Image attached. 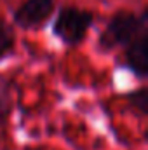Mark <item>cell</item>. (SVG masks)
Returning a JSON list of instances; mask_svg holds the SVG:
<instances>
[{
    "label": "cell",
    "instance_id": "6",
    "mask_svg": "<svg viewBox=\"0 0 148 150\" xmlns=\"http://www.w3.org/2000/svg\"><path fill=\"white\" fill-rule=\"evenodd\" d=\"M12 113V93L11 82L0 77V122H4Z\"/></svg>",
    "mask_w": 148,
    "mask_h": 150
},
{
    "label": "cell",
    "instance_id": "4",
    "mask_svg": "<svg viewBox=\"0 0 148 150\" xmlns=\"http://www.w3.org/2000/svg\"><path fill=\"white\" fill-rule=\"evenodd\" d=\"M124 67L140 79L148 75V30L124 45Z\"/></svg>",
    "mask_w": 148,
    "mask_h": 150
},
{
    "label": "cell",
    "instance_id": "3",
    "mask_svg": "<svg viewBox=\"0 0 148 150\" xmlns=\"http://www.w3.org/2000/svg\"><path fill=\"white\" fill-rule=\"evenodd\" d=\"M56 11V0H25L12 14L14 23L23 30L42 28Z\"/></svg>",
    "mask_w": 148,
    "mask_h": 150
},
{
    "label": "cell",
    "instance_id": "1",
    "mask_svg": "<svg viewBox=\"0 0 148 150\" xmlns=\"http://www.w3.org/2000/svg\"><path fill=\"white\" fill-rule=\"evenodd\" d=\"M145 30H148V9H143L141 14L122 9L111 14L105 30L99 33L98 44L103 51H113L127 45Z\"/></svg>",
    "mask_w": 148,
    "mask_h": 150
},
{
    "label": "cell",
    "instance_id": "7",
    "mask_svg": "<svg viewBox=\"0 0 148 150\" xmlns=\"http://www.w3.org/2000/svg\"><path fill=\"white\" fill-rule=\"evenodd\" d=\"M125 98L132 105L134 110H138V112L143 113V115L148 113V93H147V87L145 86L140 87V89H136V91H131Z\"/></svg>",
    "mask_w": 148,
    "mask_h": 150
},
{
    "label": "cell",
    "instance_id": "2",
    "mask_svg": "<svg viewBox=\"0 0 148 150\" xmlns=\"http://www.w3.org/2000/svg\"><path fill=\"white\" fill-rule=\"evenodd\" d=\"M94 25V12L73 5L61 7L52 21V35L65 45H78Z\"/></svg>",
    "mask_w": 148,
    "mask_h": 150
},
{
    "label": "cell",
    "instance_id": "5",
    "mask_svg": "<svg viewBox=\"0 0 148 150\" xmlns=\"http://www.w3.org/2000/svg\"><path fill=\"white\" fill-rule=\"evenodd\" d=\"M16 47V32L11 23L0 18V61L12 54Z\"/></svg>",
    "mask_w": 148,
    "mask_h": 150
}]
</instances>
